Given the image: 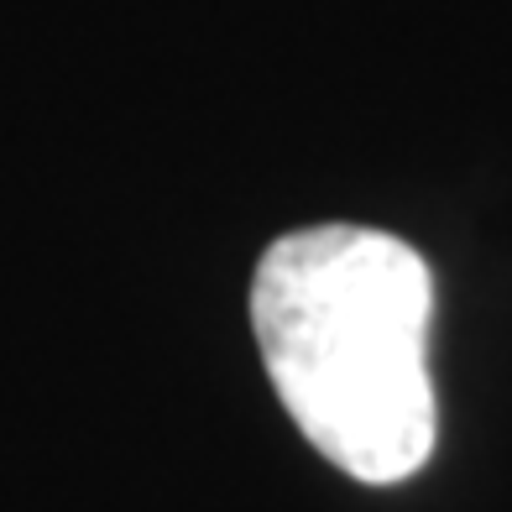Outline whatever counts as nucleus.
Returning <instances> with one entry per match:
<instances>
[{
	"mask_svg": "<svg viewBox=\"0 0 512 512\" xmlns=\"http://www.w3.org/2000/svg\"><path fill=\"white\" fill-rule=\"evenodd\" d=\"M434 277L371 225H309L272 241L251 283L262 366L309 445L366 486L434 455Z\"/></svg>",
	"mask_w": 512,
	"mask_h": 512,
	"instance_id": "1",
	"label": "nucleus"
}]
</instances>
